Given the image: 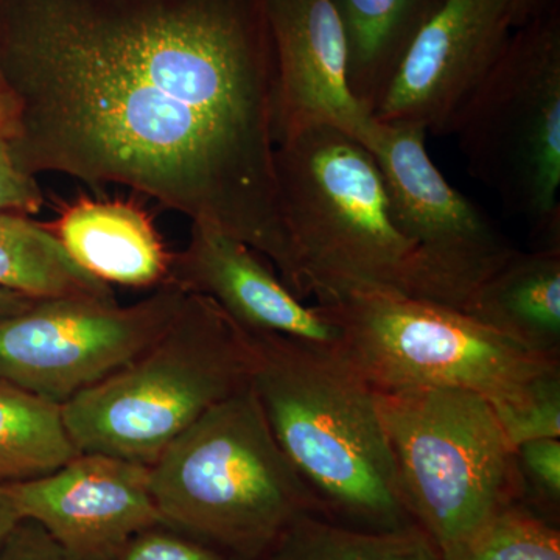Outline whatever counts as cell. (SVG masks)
<instances>
[{
  "mask_svg": "<svg viewBox=\"0 0 560 560\" xmlns=\"http://www.w3.org/2000/svg\"><path fill=\"white\" fill-rule=\"evenodd\" d=\"M276 88L265 0H0V101L22 172L149 195L248 245L304 300Z\"/></svg>",
  "mask_w": 560,
  "mask_h": 560,
  "instance_id": "obj_1",
  "label": "cell"
},
{
  "mask_svg": "<svg viewBox=\"0 0 560 560\" xmlns=\"http://www.w3.org/2000/svg\"><path fill=\"white\" fill-rule=\"evenodd\" d=\"M243 331L253 349L250 388L324 517L366 530L415 526L401 499L377 390L346 353Z\"/></svg>",
  "mask_w": 560,
  "mask_h": 560,
  "instance_id": "obj_2",
  "label": "cell"
},
{
  "mask_svg": "<svg viewBox=\"0 0 560 560\" xmlns=\"http://www.w3.org/2000/svg\"><path fill=\"white\" fill-rule=\"evenodd\" d=\"M280 210L308 296L399 294L436 304L422 254L397 226L370 151L331 125L282 136L275 151Z\"/></svg>",
  "mask_w": 560,
  "mask_h": 560,
  "instance_id": "obj_3",
  "label": "cell"
},
{
  "mask_svg": "<svg viewBox=\"0 0 560 560\" xmlns=\"http://www.w3.org/2000/svg\"><path fill=\"white\" fill-rule=\"evenodd\" d=\"M150 489L162 523L242 560L267 558L300 515L324 517L250 385L165 448L150 466Z\"/></svg>",
  "mask_w": 560,
  "mask_h": 560,
  "instance_id": "obj_4",
  "label": "cell"
},
{
  "mask_svg": "<svg viewBox=\"0 0 560 560\" xmlns=\"http://www.w3.org/2000/svg\"><path fill=\"white\" fill-rule=\"evenodd\" d=\"M253 349L215 301L187 293L168 329L130 363L62 405L80 453L153 466L213 407L248 388Z\"/></svg>",
  "mask_w": 560,
  "mask_h": 560,
  "instance_id": "obj_5",
  "label": "cell"
},
{
  "mask_svg": "<svg viewBox=\"0 0 560 560\" xmlns=\"http://www.w3.org/2000/svg\"><path fill=\"white\" fill-rule=\"evenodd\" d=\"M377 407L405 508L440 552L523 503L515 447L485 397L377 390Z\"/></svg>",
  "mask_w": 560,
  "mask_h": 560,
  "instance_id": "obj_6",
  "label": "cell"
},
{
  "mask_svg": "<svg viewBox=\"0 0 560 560\" xmlns=\"http://www.w3.org/2000/svg\"><path fill=\"white\" fill-rule=\"evenodd\" d=\"M320 305L340 323L350 363L377 390H470L500 418L560 371V359L529 352L434 302L371 293Z\"/></svg>",
  "mask_w": 560,
  "mask_h": 560,
  "instance_id": "obj_7",
  "label": "cell"
},
{
  "mask_svg": "<svg viewBox=\"0 0 560 560\" xmlns=\"http://www.w3.org/2000/svg\"><path fill=\"white\" fill-rule=\"evenodd\" d=\"M521 27L452 135L470 175L528 221L541 246H560L559 20L550 13Z\"/></svg>",
  "mask_w": 560,
  "mask_h": 560,
  "instance_id": "obj_8",
  "label": "cell"
},
{
  "mask_svg": "<svg viewBox=\"0 0 560 560\" xmlns=\"http://www.w3.org/2000/svg\"><path fill=\"white\" fill-rule=\"evenodd\" d=\"M186 296L165 283L125 307L103 298L35 300L0 320V381L62 407L156 341Z\"/></svg>",
  "mask_w": 560,
  "mask_h": 560,
  "instance_id": "obj_9",
  "label": "cell"
},
{
  "mask_svg": "<svg viewBox=\"0 0 560 560\" xmlns=\"http://www.w3.org/2000/svg\"><path fill=\"white\" fill-rule=\"evenodd\" d=\"M429 132L372 117L359 142L381 168L397 226L422 254L436 304L464 312L515 248L445 179L427 151Z\"/></svg>",
  "mask_w": 560,
  "mask_h": 560,
  "instance_id": "obj_10",
  "label": "cell"
},
{
  "mask_svg": "<svg viewBox=\"0 0 560 560\" xmlns=\"http://www.w3.org/2000/svg\"><path fill=\"white\" fill-rule=\"evenodd\" d=\"M510 0H442L416 33L372 117L452 135L511 39Z\"/></svg>",
  "mask_w": 560,
  "mask_h": 560,
  "instance_id": "obj_11",
  "label": "cell"
},
{
  "mask_svg": "<svg viewBox=\"0 0 560 560\" xmlns=\"http://www.w3.org/2000/svg\"><path fill=\"white\" fill-rule=\"evenodd\" d=\"M7 489L21 518L39 523L77 560H119L136 536L162 523L150 467L103 453H79Z\"/></svg>",
  "mask_w": 560,
  "mask_h": 560,
  "instance_id": "obj_12",
  "label": "cell"
},
{
  "mask_svg": "<svg viewBox=\"0 0 560 560\" xmlns=\"http://www.w3.org/2000/svg\"><path fill=\"white\" fill-rule=\"evenodd\" d=\"M168 283L215 301L243 330L345 353V335L329 308L305 304L270 261L219 228L191 223L186 248L173 254Z\"/></svg>",
  "mask_w": 560,
  "mask_h": 560,
  "instance_id": "obj_13",
  "label": "cell"
},
{
  "mask_svg": "<svg viewBox=\"0 0 560 560\" xmlns=\"http://www.w3.org/2000/svg\"><path fill=\"white\" fill-rule=\"evenodd\" d=\"M276 58V138L331 125L359 140L371 114L349 88V49L334 0H265Z\"/></svg>",
  "mask_w": 560,
  "mask_h": 560,
  "instance_id": "obj_14",
  "label": "cell"
},
{
  "mask_svg": "<svg viewBox=\"0 0 560 560\" xmlns=\"http://www.w3.org/2000/svg\"><path fill=\"white\" fill-rule=\"evenodd\" d=\"M47 228L70 259L108 285L160 289L171 279L173 254L149 213L130 202L79 200Z\"/></svg>",
  "mask_w": 560,
  "mask_h": 560,
  "instance_id": "obj_15",
  "label": "cell"
},
{
  "mask_svg": "<svg viewBox=\"0 0 560 560\" xmlns=\"http://www.w3.org/2000/svg\"><path fill=\"white\" fill-rule=\"evenodd\" d=\"M464 313L529 352L560 359V246L515 249Z\"/></svg>",
  "mask_w": 560,
  "mask_h": 560,
  "instance_id": "obj_16",
  "label": "cell"
},
{
  "mask_svg": "<svg viewBox=\"0 0 560 560\" xmlns=\"http://www.w3.org/2000/svg\"><path fill=\"white\" fill-rule=\"evenodd\" d=\"M349 49V88L374 113L397 66L442 0H334Z\"/></svg>",
  "mask_w": 560,
  "mask_h": 560,
  "instance_id": "obj_17",
  "label": "cell"
},
{
  "mask_svg": "<svg viewBox=\"0 0 560 560\" xmlns=\"http://www.w3.org/2000/svg\"><path fill=\"white\" fill-rule=\"evenodd\" d=\"M0 289L33 300L90 296L116 300L108 283L80 268L49 228L0 212Z\"/></svg>",
  "mask_w": 560,
  "mask_h": 560,
  "instance_id": "obj_18",
  "label": "cell"
},
{
  "mask_svg": "<svg viewBox=\"0 0 560 560\" xmlns=\"http://www.w3.org/2000/svg\"><path fill=\"white\" fill-rule=\"evenodd\" d=\"M79 453L60 405L0 381V486L43 477Z\"/></svg>",
  "mask_w": 560,
  "mask_h": 560,
  "instance_id": "obj_19",
  "label": "cell"
},
{
  "mask_svg": "<svg viewBox=\"0 0 560 560\" xmlns=\"http://www.w3.org/2000/svg\"><path fill=\"white\" fill-rule=\"evenodd\" d=\"M264 560H441L440 550L418 525L366 530L302 514Z\"/></svg>",
  "mask_w": 560,
  "mask_h": 560,
  "instance_id": "obj_20",
  "label": "cell"
},
{
  "mask_svg": "<svg viewBox=\"0 0 560 560\" xmlns=\"http://www.w3.org/2000/svg\"><path fill=\"white\" fill-rule=\"evenodd\" d=\"M440 555L441 560H560V529L515 504Z\"/></svg>",
  "mask_w": 560,
  "mask_h": 560,
  "instance_id": "obj_21",
  "label": "cell"
},
{
  "mask_svg": "<svg viewBox=\"0 0 560 560\" xmlns=\"http://www.w3.org/2000/svg\"><path fill=\"white\" fill-rule=\"evenodd\" d=\"M523 504L545 521L560 522V440H534L515 448Z\"/></svg>",
  "mask_w": 560,
  "mask_h": 560,
  "instance_id": "obj_22",
  "label": "cell"
},
{
  "mask_svg": "<svg viewBox=\"0 0 560 560\" xmlns=\"http://www.w3.org/2000/svg\"><path fill=\"white\" fill-rule=\"evenodd\" d=\"M499 420L515 448L534 440H560V371L545 377L529 400Z\"/></svg>",
  "mask_w": 560,
  "mask_h": 560,
  "instance_id": "obj_23",
  "label": "cell"
},
{
  "mask_svg": "<svg viewBox=\"0 0 560 560\" xmlns=\"http://www.w3.org/2000/svg\"><path fill=\"white\" fill-rule=\"evenodd\" d=\"M119 560H242L215 545L158 523L131 540Z\"/></svg>",
  "mask_w": 560,
  "mask_h": 560,
  "instance_id": "obj_24",
  "label": "cell"
},
{
  "mask_svg": "<svg viewBox=\"0 0 560 560\" xmlns=\"http://www.w3.org/2000/svg\"><path fill=\"white\" fill-rule=\"evenodd\" d=\"M43 201V191L35 176L21 171L14 161L5 128L0 127V212L27 215L38 212Z\"/></svg>",
  "mask_w": 560,
  "mask_h": 560,
  "instance_id": "obj_25",
  "label": "cell"
},
{
  "mask_svg": "<svg viewBox=\"0 0 560 560\" xmlns=\"http://www.w3.org/2000/svg\"><path fill=\"white\" fill-rule=\"evenodd\" d=\"M0 560H77L39 523L21 518L0 544Z\"/></svg>",
  "mask_w": 560,
  "mask_h": 560,
  "instance_id": "obj_26",
  "label": "cell"
},
{
  "mask_svg": "<svg viewBox=\"0 0 560 560\" xmlns=\"http://www.w3.org/2000/svg\"><path fill=\"white\" fill-rule=\"evenodd\" d=\"M21 521L20 512L14 506L7 486H0V544L9 536L11 529Z\"/></svg>",
  "mask_w": 560,
  "mask_h": 560,
  "instance_id": "obj_27",
  "label": "cell"
},
{
  "mask_svg": "<svg viewBox=\"0 0 560 560\" xmlns=\"http://www.w3.org/2000/svg\"><path fill=\"white\" fill-rule=\"evenodd\" d=\"M33 301V298L24 296L16 291L0 289V320L25 311Z\"/></svg>",
  "mask_w": 560,
  "mask_h": 560,
  "instance_id": "obj_28",
  "label": "cell"
},
{
  "mask_svg": "<svg viewBox=\"0 0 560 560\" xmlns=\"http://www.w3.org/2000/svg\"><path fill=\"white\" fill-rule=\"evenodd\" d=\"M539 2L540 0H510L515 27L517 25L521 27L526 21H529Z\"/></svg>",
  "mask_w": 560,
  "mask_h": 560,
  "instance_id": "obj_29",
  "label": "cell"
},
{
  "mask_svg": "<svg viewBox=\"0 0 560 560\" xmlns=\"http://www.w3.org/2000/svg\"><path fill=\"white\" fill-rule=\"evenodd\" d=\"M0 127L5 128L7 131V117L5 109H3V103L0 101ZM9 136V135H7Z\"/></svg>",
  "mask_w": 560,
  "mask_h": 560,
  "instance_id": "obj_30",
  "label": "cell"
}]
</instances>
